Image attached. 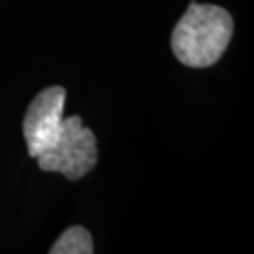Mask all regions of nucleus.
Wrapping results in <instances>:
<instances>
[{
  "label": "nucleus",
  "mask_w": 254,
  "mask_h": 254,
  "mask_svg": "<svg viewBox=\"0 0 254 254\" xmlns=\"http://www.w3.org/2000/svg\"><path fill=\"white\" fill-rule=\"evenodd\" d=\"M234 34L232 15L220 6L190 4L172 32V49L185 66L207 68L220 61Z\"/></svg>",
  "instance_id": "f257e3e1"
},
{
  "label": "nucleus",
  "mask_w": 254,
  "mask_h": 254,
  "mask_svg": "<svg viewBox=\"0 0 254 254\" xmlns=\"http://www.w3.org/2000/svg\"><path fill=\"white\" fill-rule=\"evenodd\" d=\"M36 160L40 170L63 173L66 179L77 181L98 162L96 136L83 125L81 117H66L55 143L36 156Z\"/></svg>",
  "instance_id": "f03ea898"
},
{
  "label": "nucleus",
  "mask_w": 254,
  "mask_h": 254,
  "mask_svg": "<svg viewBox=\"0 0 254 254\" xmlns=\"http://www.w3.org/2000/svg\"><path fill=\"white\" fill-rule=\"evenodd\" d=\"M66 104V91L55 85L36 94L30 102L23 121V134L27 139L28 154L36 158L55 143L63 128V113Z\"/></svg>",
  "instance_id": "7ed1b4c3"
},
{
  "label": "nucleus",
  "mask_w": 254,
  "mask_h": 254,
  "mask_svg": "<svg viewBox=\"0 0 254 254\" xmlns=\"http://www.w3.org/2000/svg\"><path fill=\"white\" fill-rule=\"evenodd\" d=\"M92 251L91 234L81 226H72L61 234L49 254H92Z\"/></svg>",
  "instance_id": "20e7f679"
}]
</instances>
